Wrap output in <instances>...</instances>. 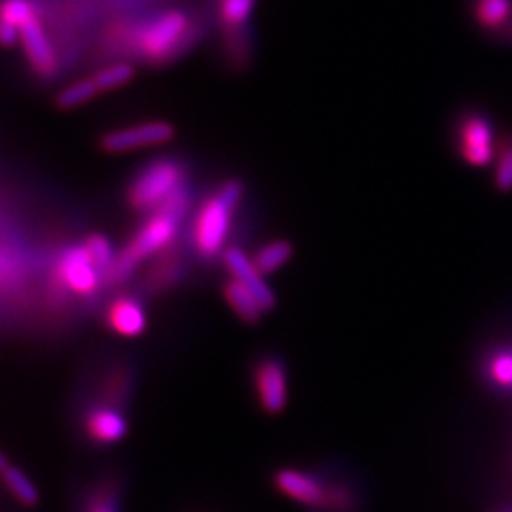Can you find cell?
<instances>
[{
    "instance_id": "6da1fadb",
    "label": "cell",
    "mask_w": 512,
    "mask_h": 512,
    "mask_svg": "<svg viewBox=\"0 0 512 512\" xmlns=\"http://www.w3.org/2000/svg\"><path fill=\"white\" fill-rule=\"evenodd\" d=\"M200 35V18L186 8H167L150 18L118 19L103 37V52L137 55L150 65H165L183 55Z\"/></svg>"
},
{
    "instance_id": "7a4b0ae2",
    "label": "cell",
    "mask_w": 512,
    "mask_h": 512,
    "mask_svg": "<svg viewBox=\"0 0 512 512\" xmlns=\"http://www.w3.org/2000/svg\"><path fill=\"white\" fill-rule=\"evenodd\" d=\"M192 205V192L188 183L181 186L173 196H169L158 209L148 213L139 230L131 236L126 247L116 255L114 264L107 274L109 285H120L133 275L139 264L150 256L154 258L167 247L179 241V232Z\"/></svg>"
},
{
    "instance_id": "3957f363",
    "label": "cell",
    "mask_w": 512,
    "mask_h": 512,
    "mask_svg": "<svg viewBox=\"0 0 512 512\" xmlns=\"http://www.w3.org/2000/svg\"><path fill=\"white\" fill-rule=\"evenodd\" d=\"M245 186L238 179H228L203 198L190 222V249L202 262H213L224 255L226 241L238 215Z\"/></svg>"
},
{
    "instance_id": "277c9868",
    "label": "cell",
    "mask_w": 512,
    "mask_h": 512,
    "mask_svg": "<svg viewBox=\"0 0 512 512\" xmlns=\"http://www.w3.org/2000/svg\"><path fill=\"white\" fill-rule=\"evenodd\" d=\"M188 171L179 158H156L143 165L126 188V203L135 213H152L186 184Z\"/></svg>"
},
{
    "instance_id": "5b68a950",
    "label": "cell",
    "mask_w": 512,
    "mask_h": 512,
    "mask_svg": "<svg viewBox=\"0 0 512 512\" xmlns=\"http://www.w3.org/2000/svg\"><path fill=\"white\" fill-rule=\"evenodd\" d=\"M103 283H107V277L97 268L90 251L82 241L78 245L65 247L61 255L57 256L48 289L50 293H54L55 298H61L65 294L92 298Z\"/></svg>"
},
{
    "instance_id": "8992f818",
    "label": "cell",
    "mask_w": 512,
    "mask_h": 512,
    "mask_svg": "<svg viewBox=\"0 0 512 512\" xmlns=\"http://www.w3.org/2000/svg\"><path fill=\"white\" fill-rule=\"evenodd\" d=\"M497 141L494 122L486 112L476 109L459 112L454 124V148L465 164L473 167L494 164Z\"/></svg>"
},
{
    "instance_id": "52a82bcc",
    "label": "cell",
    "mask_w": 512,
    "mask_h": 512,
    "mask_svg": "<svg viewBox=\"0 0 512 512\" xmlns=\"http://www.w3.org/2000/svg\"><path fill=\"white\" fill-rule=\"evenodd\" d=\"M18 31L19 44L31 71L40 78H54L61 69V63L54 40L42 25V14L37 2H33L31 12L19 21Z\"/></svg>"
},
{
    "instance_id": "ba28073f",
    "label": "cell",
    "mask_w": 512,
    "mask_h": 512,
    "mask_svg": "<svg viewBox=\"0 0 512 512\" xmlns=\"http://www.w3.org/2000/svg\"><path fill=\"white\" fill-rule=\"evenodd\" d=\"M251 382L258 404L266 414L275 416L285 410L289 401V374L287 366L279 357H260L253 366Z\"/></svg>"
},
{
    "instance_id": "9c48e42d",
    "label": "cell",
    "mask_w": 512,
    "mask_h": 512,
    "mask_svg": "<svg viewBox=\"0 0 512 512\" xmlns=\"http://www.w3.org/2000/svg\"><path fill=\"white\" fill-rule=\"evenodd\" d=\"M175 137L173 124L164 120H150L131 128L114 129L99 139V148L107 154L131 152L139 148L156 147L169 143Z\"/></svg>"
},
{
    "instance_id": "30bf717a",
    "label": "cell",
    "mask_w": 512,
    "mask_h": 512,
    "mask_svg": "<svg viewBox=\"0 0 512 512\" xmlns=\"http://www.w3.org/2000/svg\"><path fill=\"white\" fill-rule=\"evenodd\" d=\"M124 410L109 404L88 403L80 414V431L93 446H112L128 435Z\"/></svg>"
},
{
    "instance_id": "8fae6325",
    "label": "cell",
    "mask_w": 512,
    "mask_h": 512,
    "mask_svg": "<svg viewBox=\"0 0 512 512\" xmlns=\"http://www.w3.org/2000/svg\"><path fill=\"white\" fill-rule=\"evenodd\" d=\"M275 488L308 511L319 512L325 499V475L298 471V469H281L274 475Z\"/></svg>"
},
{
    "instance_id": "7c38bea8",
    "label": "cell",
    "mask_w": 512,
    "mask_h": 512,
    "mask_svg": "<svg viewBox=\"0 0 512 512\" xmlns=\"http://www.w3.org/2000/svg\"><path fill=\"white\" fill-rule=\"evenodd\" d=\"M478 374L488 389L512 395V336L497 340L482 351Z\"/></svg>"
},
{
    "instance_id": "4fadbf2b",
    "label": "cell",
    "mask_w": 512,
    "mask_h": 512,
    "mask_svg": "<svg viewBox=\"0 0 512 512\" xmlns=\"http://www.w3.org/2000/svg\"><path fill=\"white\" fill-rule=\"evenodd\" d=\"M105 325L122 338H137L147 329V313L143 304L131 294H118L105 306Z\"/></svg>"
},
{
    "instance_id": "5bb4252c",
    "label": "cell",
    "mask_w": 512,
    "mask_h": 512,
    "mask_svg": "<svg viewBox=\"0 0 512 512\" xmlns=\"http://www.w3.org/2000/svg\"><path fill=\"white\" fill-rule=\"evenodd\" d=\"M183 249L179 241L171 247H167L160 255L154 256V262H150L147 274L143 275L141 287L148 294L165 293L167 289L175 287L184 277Z\"/></svg>"
},
{
    "instance_id": "9a60e30c",
    "label": "cell",
    "mask_w": 512,
    "mask_h": 512,
    "mask_svg": "<svg viewBox=\"0 0 512 512\" xmlns=\"http://www.w3.org/2000/svg\"><path fill=\"white\" fill-rule=\"evenodd\" d=\"M222 260H224V266H226L228 274L236 277L243 285H247L251 289V293L258 298L262 310H274L275 294L266 285L264 275L258 272L251 256L245 255L239 247H228L222 255Z\"/></svg>"
},
{
    "instance_id": "2e32d148",
    "label": "cell",
    "mask_w": 512,
    "mask_h": 512,
    "mask_svg": "<svg viewBox=\"0 0 512 512\" xmlns=\"http://www.w3.org/2000/svg\"><path fill=\"white\" fill-rule=\"evenodd\" d=\"M471 18L476 27L497 37L512 18V0H471Z\"/></svg>"
},
{
    "instance_id": "e0dca14e",
    "label": "cell",
    "mask_w": 512,
    "mask_h": 512,
    "mask_svg": "<svg viewBox=\"0 0 512 512\" xmlns=\"http://www.w3.org/2000/svg\"><path fill=\"white\" fill-rule=\"evenodd\" d=\"M222 296L228 302V306L238 315L239 319L247 325H256L262 317V306L258 302L255 294L251 293V289L247 285H243L236 277H228L222 283Z\"/></svg>"
},
{
    "instance_id": "ac0fdd59",
    "label": "cell",
    "mask_w": 512,
    "mask_h": 512,
    "mask_svg": "<svg viewBox=\"0 0 512 512\" xmlns=\"http://www.w3.org/2000/svg\"><path fill=\"white\" fill-rule=\"evenodd\" d=\"M256 0H213V14L219 21L220 33L249 31Z\"/></svg>"
},
{
    "instance_id": "d6986e66",
    "label": "cell",
    "mask_w": 512,
    "mask_h": 512,
    "mask_svg": "<svg viewBox=\"0 0 512 512\" xmlns=\"http://www.w3.org/2000/svg\"><path fill=\"white\" fill-rule=\"evenodd\" d=\"M122 486L116 476L97 480L82 497L80 512H120Z\"/></svg>"
},
{
    "instance_id": "ffe728a7",
    "label": "cell",
    "mask_w": 512,
    "mask_h": 512,
    "mask_svg": "<svg viewBox=\"0 0 512 512\" xmlns=\"http://www.w3.org/2000/svg\"><path fill=\"white\" fill-rule=\"evenodd\" d=\"M357 488L344 476L325 475V499L319 512H357Z\"/></svg>"
},
{
    "instance_id": "44dd1931",
    "label": "cell",
    "mask_w": 512,
    "mask_h": 512,
    "mask_svg": "<svg viewBox=\"0 0 512 512\" xmlns=\"http://www.w3.org/2000/svg\"><path fill=\"white\" fill-rule=\"evenodd\" d=\"M0 465H2V482L8 488V492L14 495V499L23 507H37L40 494L33 480H29V476L25 475L19 467L12 465L6 456L0 458Z\"/></svg>"
},
{
    "instance_id": "7402d4cb",
    "label": "cell",
    "mask_w": 512,
    "mask_h": 512,
    "mask_svg": "<svg viewBox=\"0 0 512 512\" xmlns=\"http://www.w3.org/2000/svg\"><path fill=\"white\" fill-rule=\"evenodd\" d=\"M293 245L285 239H274L264 245H260L251 256L258 272L262 275H270L277 272L281 266H285L293 258Z\"/></svg>"
},
{
    "instance_id": "603a6c76",
    "label": "cell",
    "mask_w": 512,
    "mask_h": 512,
    "mask_svg": "<svg viewBox=\"0 0 512 512\" xmlns=\"http://www.w3.org/2000/svg\"><path fill=\"white\" fill-rule=\"evenodd\" d=\"M494 186L497 192H511L512 190V133L499 135L497 148H495Z\"/></svg>"
},
{
    "instance_id": "cb8c5ba5",
    "label": "cell",
    "mask_w": 512,
    "mask_h": 512,
    "mask_svg": "<svg viewBox=\"0 0 512 512\" xmlns=\"http://www.w3.org/2000/svg\"><path fill=\"white\" fill-rule=\"evenodd\" d=\"M135 76V67L128 63V61H118L112 63L109 67L99 69L97 73L93 74V82L99 88V92H112L118 90L122 86L129 84Z\"/></svg>"
},
{
    "instance_id": "d4e9b609",
    "label": "cell",
    "mask_w": 512,
    "mask_h": 512,
    "mask_svg": "<svg viewBox=\"0 0 512 512\" xmlns=\"http://www.w3.org/2000/svg\"><path fill=\"white\" fill-rule=\"evenodd\" d=\"M99 88L95 86L93 78H86L80 82H74L67 86L65 90L55 95V107L59 110H71L92 101L95 95H99Z\"/></svg>"
},
{
    "instance_id": "484cf974",
    "label": "cell",
    "mask_w": 512,
    "mask_h": 512,
    "mask_svg": "<svg viewBox=\"0 0 512 512\" xmlns=\"http://www.w3.org/2000/svg\"><path fill=\"white\" fill-rule=\"evenodd\" d=\"M84 245L90 251L97 268L107 277L110 266L114 264V258H116V253H114L109 239L105 238L103 234H92V236L84 239Z\"/></svg>"
},
{
    "instance_id": "4316f807",
    "label": "cell",
    "mask_w": 512,
    "mask_h": 512,
    "mask_svg": "<svg viewBox=\"0 0 512 512\" xmlns=\"http://www.w3.org/2000/svg\"><path fill=\"white\" fill-rule=\"evenodd\" d=\"M497 38L503 42V44H509V46H512V18L507 25H505V29L497 35Z\"/></svg>"
},
{
    "instance_id": "83f0119b",
    "label": "cell",
    "mask_w": 512,
    "mask_h": 512,
    "mask_svg": "<svg viewBox=\"0 0 512 512\" xmlns=\"http://www.w3.org/2000/svg\"><path fill=\"white\" fill-rule=\"evenodd\" d=\"M507 512H512V511H507Z\"/></svg>"
}]
</instances>
